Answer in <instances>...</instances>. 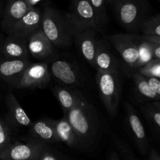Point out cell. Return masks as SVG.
<instances>
[{
	"label": "cell",
	"mask_w": 160,
	"mask_h": 160,
	"mask_svg": "<svg viewBox=\"0 0 160 160\" xmlns=\"http://www.w3.org/2000/svg\"><path fill=\"white\" fill-rule=\"evenodd\" d=\"M139 31L146 35L160 36V16L159 14L147 17L142 20Z\"/></svg>",
	"instance_id": "24"
},
{
	"label": "cell",
	"mask_w": 160,
	"mask_h": 160,
	"mask_svg": "<svg viewBox=\"0 0 160 160\" xmlns=\"http://www.w3.org/2000/svg\"><path fill=\"white\" fill-rule=\"evenodd\" d=\"M88 1L90 2L95 11L97 21H98L102 33H104L108 23L106 1L105 0H88Z\"/></svg>",
	"instance_id": "26"
},
{
	"label": "cell",
	"mask_w": 160,
	"mask_h": 160,
	"mask_svg": "<svg viewBox=\"0 0 160 160\" xmlns=\"http://www.w3.org/2000/svg\"><path fill=\"white\" fill-rule=\"evenodd\" d=\"M3 38H3L2 36V34H0V59H2V56L1 55V45H2V43Z\"/></svg>",
	"instance_id": "36"
},
{
	"label": "cell",
	"mask_w": 160,
	"mask_h": 160,
	"mask_svg": "<svg viewBox=\"0 0 160 160\" xmlns=\"http://www.w3.org/2000/svg\"><path fill=\"white\" fill-rule=\"evenodd\" d=\"M11 128L6 121H3L0 119V152L11 143Z\"/></svg>",
	"instance_id": "30"
},
{
	"label": "cell",
	"mask_w": 160,
	"mask_h": 160,
	"mask_svg": "<svg viewBox=\"0 0 160 160\" xmlns=\"http://www.w3.org/2000/svg\"><path fill=\"white\" fill-rule=\"evenodd\" d=\"M52 91L62 107L64 116L75 105L81 92L73 86L57 84L52 87Z\"/></svg>",
	"instance_id": "21"
},
{
	"label": "cell",
	"mask_w": 160,
	"mask_h": 160,
	"mask_svg": "<svg viewBox=\"0 0 160 160\" xmlns=\"http://www.w3.org/2000/svg\"><path fill=\"white\" fill-rule=\"evenodd\" d=\"M96 83L108 114L114 118L118 112L122 91L121 71L120 70L113 71L97 70Z\"/></svg>",
	"instance_id": "4"
},
{
	"label": "cell",
	"mask_w": 160,
	"mask_h": 160,
	"mask_svg": "<svg viewBox=\"0 0 160 160\" xmlns=\"http://www.w3.org/2000/svg\"><path fill=\"white\" fill-rule=\"evenodd\" d=\"M125 111L130 132L134 138L138 148L142 155H145L149 149V142L145 133V128L136 112L135 109L130 103H125Z\"/></svg>",
	"instance_id": "11"
},
{
	"label": "cell",
	"mask_w": 160,
	"mask_h": 160,
	"mask_svg": "<svg viewBox=\"0 0 160 160\" xmlns=\"http://www.w3.org/2000/svg\"><path fill=\"white\" fill-rule=\"evenodd\" d=\"M142 113L149 122L152 128L159 133L160 130V103L155 100L151 103H147L141 107Z\"/></svg>",
	"instance_id": "23"
},
{
	"label": "cell",
	"mask_w": 160,
	"mask_h": 160,
	"mask_svg": "<svg viewBox=\"0 0 160 160\" xmlns=\"http://www.w3.org/2000/svg\"><path fill=\"white\" fill-rule=\"evenodd\" d=\"M64 117L79 137L83 151L98 146L104 132L103 125L97 109L81 92L74 106Z\"/></svg>",
	"instance_id": "1"
},
{
	"label": "cell",
	"mask_w": 160,
	"mask_h": 160,
	"mask_svg": "<svg viewBox=\"0 0 160 160\" xmlns=\"http://www.w3.org/2000/svg\"><path fill=\"white\" fill-rule=\"evenodd\" d=\"M42 12L35 6L30 7L28 12L10 28L7 35L27 39L41 28Z\"/></svg>",
	"instance_id": "10"
},
{
	"label": "cell",
	"mask_w": 160,
	"mask_h": 160,
	"mask_svg": "<svg viewBox=\"0 0 160 160\" xmlns=\"http://www.w3.org/2000/svg\"><path fill=\"white\" fill-rule=\"evenodd\" d=\"M1 55L6 59H29L27 39L7 35L2 43Z\"/></svg>",
	"instance_id": "19"
},
{
	"label": "cell",
	"mask_w": 160,
	"mask_h": 160,
	"mask_svg": "<svg viewBox=\"0 0 160 160\" xmlns=\"http://www.w3.org/2000/svg\"><path fill=\"white\" fill-rule=\"evenodd\" d=\"M69 159L70 158L58 150L51 148L48 144H46L42 148L38 157V160H62Z\"/></svg>",
	"instance_id": "28"
},
{
	"label": "cell",
	"mask_w": 160,
	"mask_h": 160,
	"mask_svg": "<svg viewBox=\"0 0 160 160\" xmlns=\"http://www.w3.org/2000/svg\"><path fill=\"white\" fill-rule=\"evenodd\" d=\"M138 60L136 66V70L153 59L152 49L153 43L142 39L140 37V34H138Z\"/></svg>",
	"instance_id": "25"
},
{
	"label": "cell",
	"mask_w": 160,
	"mask_h": 160,
	"mask_svg": "<svg viewBox=\"0 0 160 160\" xmlns=\"http://www.w3.org/2000/svg\"><path fill=\"white\" fill-rule=\"evenodd\" d=\"M4 5L2 4V1L0 0V19L2 18V13H3V10H4Z\"/></svg>",
	"instance_id": "35"
},
{
	"label": "cell",
	"mask_w": 160,
	"mask_h": 160,
	"mask_svg": "<svg viewBox=\"0 0 160 160\" xmlns=\"http://www.w3.org/2000/svg\"><path fill=\"white\" fill-rule=\"evenodd\" d=\"M111 5L116 20L131 33L138 32L142 20L151 12L148 0H112Z\"/></svg>",
	"instance_id": "2"
},
{
	"label": "cell",
	"mask_w": 160,
	"mask_h": 160,
	"mask_svg": "<svg viewBox=\"0 0 160 160\" xmlns=\"http://www.w3.org/2000/svg\"><path fill=\"white\" fill-rule=\"evenodd\" d=\"M23 1L26 2V3L30 7H32V6H35L36 5L38 4L40 2H42V0H23Z\"/></svg>",
	"instance_id": "34"
},
{
	"label": "cell",
	"mask_w": 160,
	"mask_h": 160,
	"mask_svg": "<svg viewBox=\"0 0 160 160\" xmlns=\"http://www.w3.org/2000/svg\"><path fill=\"white\" fill-rule=\"evenodd\" d=\"M46 144L31 138L25 142L10 143L0 152V160H38Z\"/></svg>",
	"instance_id": "8"
},
{
	"label": "cell",
	"mask_w": 160,
	"mask_h": 160,
	"mask_svg": "<svg viewBox=\"0 0 160 160\" xmlns=\"http://www.w3.org/2000/svg\"><path fill=\"white\" fill-rule=\"evenodd\" d=\"M132 76L133 81L134 82V85L136 87V90L138 92L139 95L143 97L145 99L148 100H157L159 101L160 96L156 95L154 92L151 89V88L148 85V82L145 80V77L139 73L138 72L134 70L131 73Z\"/></svg>",
	"instance_id": "22"
},
{
	"label": "cell",
	"mask_w": 160,
	"mask_h": 160,
	"mask_svg": "<svg viewBox=\"0 0 160 160\" xmlns=\"http://www.w3.org/2000/svg\"><path fill=\"white\" fill-rule=\"evenodd\" d=\"M108 159L109 160H120L122 159L120 157V154L118 153V152L116 151V150H112L110 151V152H109L107 156Z\"/></svg>",
	"instance_id": "33"
},
{
	"label": "cell",
	"mask_w": 160,
	"mask_h": 160,
	"mask_svg": "<svg viewBox=\"0 0 160 160\" xmlns=\"http://www.w3.org/2000/svg\"><path fill=\"white\" fill-rule=\"evenodd\" d=\"M59 142H62L72 149L82 150L81 141L76 131L66 117L61 120H51Z\"/></svg>",
	"instance_id": "18"
},
{
	"label": "cell",
	"mask_w": 160,
	"mask_h": 160,
	"mask_svg": "<svg viewBox=\"0 0 160 160\" xmlns=\"http://www.w3.org/2000/svg\"><path fill=\"white\" fill-rule=\"evenodd\" d=\"M100 71H113L120 70V64L111 52L106 41L98 39V46L94 59V67Z\"/></svg>",
	"instance_id": "16"
},
{
	"label": "cell",
	"mask_w": 160,
	"mask_h": 160,
	"mask_svg": "<svg viewBox=\"0 0 160 160\" xmlns=\"http://www.w3.org/2000/svg\"><path fill=\"white\" fill-rule=\"evenodd\" d=\"M105 1H106V5H109V4H111V2H112V0H105Z\"/></svg>",
	"instance_id": "37"
},
{
	"label": "cell",
	"mask_w": 160,
	"mask_h": 160,
	"mask_svg": "<svg viewBox=\"0 0 160 160\" xmlns=\"http://www.w3.org/2000/svg\"><path fill=\"white\" fill-rule=\"evenodd\" d=\"M41 30L55 48H70L73 45L65 16L51 6H45L42 12Z\"/></svg>",
	"instance_id": "3"
},
{
	"label": "cell",
	"mask_w": 160,
	"mask_h": 160,
	"mask_svg": "<svg viewBox=\"0 0 160 160\" xmlns=\"http://www.w3.org/2000/svg\"><path fill=\"white\" fill-rule=\"evenodd\" d=\"M27 46L30 56L39 60H45L54 56L55 46L41 28L27 38Z\"/></svg>",
	"instance_id": "13"
},
{
	"label": "cell",
	"mask_w": 160,
	"mask_h": 160,
	"mask_svg": "<svg viewBox=\"0 0 160 160\" xmlns=\"http://www.w3.org/2000/svg\"><path fill=\"white\" fill-rule=\"evenodd\" d=\"M112 140H113L114 144L117 146V150L120 152V157L123 158V159H128V160H134L137 159V157L134 155L133 152L131 151L129 148V147L128 146L126 143H125L123 141H122L121 139L119 138L117 135L115 134H112Z\"/></svg>",
	"instance_id": "29"
},
{
	"label": "cell",
	"mask_w": 160,
	"mask_h": 160,
	"mask_svg": "<svg viewBox=\"0 0 160 160\" xmlns=\"http://www.w3.org/2000/svg\"><path fill=\"white\" fill-rule=\"evenodd\" d=\"M31 63L29 59L2 58L0 59V79L10 87Z\"/></svg>",
	"instance_id": "15"
},
{
	"label": "cell",
	"mask_w": 160,
	"mask_h": 160,
	"mask_svg": "<svg viewBox=\"0 0 160 160\" xmlns=\"http://www.w3.org/2000/svg\"><path fill=\"white\" fill-rule=\"evenodd\" d=\"M145 77V76H144ZM148 85L152 90L157 95L160 96V81L159 78L156 77H145Z\"/></svg>",
	"instance_id": "31"
},
{
	"label": "cell",
	"mask_w": 160,
	"mask_h": 160,
	"mask_svg": "<svg viewBox=\"0 0 160 160\" xmlns=\"http://www.w3.org/2000/svg\"><path fill=\"white\" fill-rule=\"evenodd\" d=\"M29 9L30 6L23 0H6L1 21L2 28L6 34Z\"/></svg>",
	"instance_id": "17"
},
{
	"label": "cell",
	"mask_w": 160,
	"mask_h": 160,
	"mask_svg": "<svg viewBox=\"0 0 160 160\" xmlns=\"http://www.w3.org/2000/svg\"><path fill=\"white\" fill-rule=\"evenodd\" d=\"M48 67L52 76L62 84L75 87L81 85L84 82V78L79 68L70 60L55 59Z\"/></svg>",
	"instance_id": "9"
},
{
	"label": "cell",
	"mask_w": 160,
	"mask_h": 160,
	"mask_svg": "<svg viewBox=\"0 0 160 160\" xmlns=\"http://www.w3.org/2000/svg\"><path fill=\"white\" fill-rule=\"evenodd\" d=\"M75 1H77V0H71V4H72V3H73V2H74Z\"/></svg>",
	"instance_id": "38"
},
{
	"label": "cell",
	"mask_w": 160,
	"mask_h": 160,
	"mask_svg": "<svg viewBox=\"0 0 160 160\" xmlns=\"http://www.w3.org/2000/svg\"><path fill=\"white\" fill-rule=\"evenodd\" d=\"M115 49L118 52L126 67L132 73L136 70L138 60V34H117L108 36Z\"/></svg>",
	"instance_id": "7"
},
{
	"label": "cell",
	"mask_w": 160,
	"mask_h": 160,
	"mask_svg": "<svg viewBox=\"0 0 160 160\" xmlns=\"http://www.w3.org/2000/svg\"><path fill=\"white\" fill-rule=\"evenodd\" d=\"M71 8V12L66 15L80 24L92 28L98 33H102L95 11L88 0H77L72 3Z\"/></svg>",
	"instance_id": "12"
},
{
	"label": "cell",
	"mask_w": 160,
	"mask_h": 160,
	"mask_svg": "<svg viewBox=\"0 0 160 160\" xmlns=\"http://www.w3.org/2000/svg\"><path fill=\"white\" fill-rule=\"evenodd\" d=\"M135 70L145 77H156L160 78V59L153 58Z\"/></svg>",
	"instance_id": "27"
},
{
	"label": "cell",
	"mask_w": 160,
	"mask_h": 160,
	"mask_svg": "<svg viewBox=\"0 0 160 160\" xmlns=\"http://www.w3.org/2000/svg\"><path fill=\"white\" fill-rule=\"evenodd\" d=\"M29 138L45 143L59 142L56 131L50 119H42L32 122L29 127Z\"/></svg>",
	"instance_id": "20"
},
{
	"label": "cell",
	"mask_w": 160,
	"mask_h": 160,
	"mask_svg": "<svg viewBox=\"0 0 160 160\" xmlns=\"http://www.w3.org/2000/svg\"><path fill=\"white\" fill-rule=\"evenodd\" d=\"M52 79L48 62H31L10 85L14 89H35L48 87Z\"/></svg>",
	"instance_id": "6"
},
{
	"label": "cell",
	"mask_w": 160,
	"mask_h": 160,
	"mask_svg": "<svg viewBox=\"0 0 160 160\" xmlns=\"http://www.w3.org/2000/svg\"><path fill=\"white\" fill-rule=\"evenodd\" d=\"M148 159L149 160H160V155L159 152L154 148H151L148 151Z\"/></svg>",
	"instance_id": "32"
},
{
	"label": "cell",
	"mask_w": 160,
	"mask_h": 160,
	"mask_svg": "<svg viewBox=\"0 0 160 160\" xmlns=\"http://www.w3.org/2000/svg\"><path fill=\"white\" fill-rule=\"evenodd\" d=\"M6 102L8 109L6 123L14 130L19 128H29L32 121L12 92L7 93Z\"/></svg>",
	"instance_id": "14"
},
{
	"label": "cell",
	"mask_w": 160,
	"mask_h": 160,
	"mask_svg": "<svg viewBox=\"0 0 160 160\" xmlns=\"http://www.w3.org/2000/svg\"><path fill=\"white\" fill-rule=\"evenodd\" d=\"M65 17L73 42L76 44L84 60L94 67V59L98 46V32L93 28L77 23L68 16L65 15Z\"/></svg>",
	"instance_id": "5"
}]
</instances>
